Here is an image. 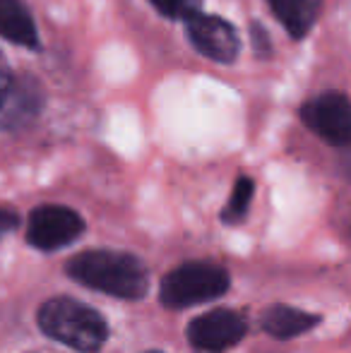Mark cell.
Instances as JSON below:
<instances>
[{
    "mask_svg": "<svg viewBox=\"0 0 351 353\" xmlns=\"http://www.w3.org/2000/svg\"><path fill=\"white\" fill-rule=\"evenodd\" d=\"M66 272L72 281L123 301H137L150 286L147 267L130 252L87 250L70 257Z\"/></svg>",
    "mask_w": 351,
    "mask_h": 353,
    "instance_id": "1",
    "label": "cell"
},
{
    "mask_svg": "<svg viewBox=\"0 0 351 353\" xmlns=\"http://www.w3.org/2000/svg\"><path fill=\"white\" fill-rule=\"evenodd\" d=\"M39 327L48 339L80 353H97L108 339V325L94 307L75 298H51L39 307Z\"/></svg>",
    "mask_w": 351,
    "mask_h": 353,
    "instance_id": "2",
    "label": "cell"
},
{
    "mask_svg": "<svg viewBox=\"0 0 351 353\" xmlns=\"http://www.w3.org/2000/svg\"><path fill=\"white\" fill-rule=\"evenodd\" d=\"M226 288H229V274L224 267L210 265V262H185L164 276L159 301L161 305L178 310V307L214 301L224 296Z\"/></svg>",
    "mask_w": 351,
    "mask_h": 353,
    "instance_id": "3",
    "label": "cell"
},
{
    "mask_svg": "<svg viewBox=\"0 0 351 353\" xmlns=\"http://www.w3.org/2000/svg\"><path fill=\"white\" fill-rule=\"evenodd\" d=\"M301 121L332 147H351V101L339 92H325L301 108Z\"/></svg>",
    "mask_w": 351,
    "mask_h": 353,
    "instance_id": "4",
    "label": "cell"
},
{
    "mask_svg": "<svg viewBox=\"0 0 351 353\" xmlns=\"http://www.w3.org/2000/svg\"><path fill=\"white\" fill-rule=\"evenodd\" d=\"M85 231V221L75 210L63 205L37 207L29 216L27 241L39 250H61L75 243Z\"/></svg>",
    "mask_w": 351,
    "mask_h": 353,
    "instance_id": "5",
    "label": "cell"
},
{
    "mask_svg": "<svg viewBox=\"0 0 351 353\" xmlns=\"http://www.w3.org/2000/svg\"><path fill=\"white\" fill-rule=\"evenodd\" d=\"M185 32L195 51L210 61L229 65L239 58V34L226 19L197 12L190 19H185Z\"/></svg>",
    "mask_w": 351,
    "mask_h": 353,
    "instance_id": "6",
    "label": "cell"
},
{
    "mask_svg": "<svg viewBox=\"0 0 351 353\" xmlns=\"http://www.w3.org/2000/svg\"><path fill=\"white\" fill-rule=\"evenodd\" d=\"M245 332H248V325H245V317L241 312L219 307V310H210L195 317L188 325V341L197 351L217 353L239 344L245 336Z\"/></svg>",
    "mask_w": 351,
    "mask_h": 353,
    "instance_id": "7",
    "label": "cell"
},
{
    "mask_svg": "<svg viewBox=\"0 0 351 353\" xmlns=\"http://www.w3.org/2000/svg\"><path fill=\"white\" fill-rule=\"evenodd\" d=\"M41 108V89L32 77L12 79L8 97L0 106V128H22Z\"/></svg>",
    "mask_w": 351,
    "mask_h": 353,
    "instance_id": "8",
    "label": "cell"
},
{
    "mask_svg": "<svg viewBox=\"0 0 351 353\" xmlns=\"http://www.w3.org/2000/svg\"><path fill=\"white\" fill-rule=\"evenodd\" d=\"M0 37L32 51L39 48L37 24L22 0H0Z\"/></svg>",
    "mask_w": 351,
    "mask_h": 353,
    "instance_id": "9",
    "label": "cell"
},
{
    "mask_svg": "<svg viewBox=\"0 0 351 353\" xmlns=\"http://www.w3.org/2000/svg\"><path fill=\"white\" fill-rule=\"evenodd\" d=\"M272 14L294 39H303L318 22L323 0H265Z\"/></svg>",
    "mask_w": 351,
    "mask_h": 353,
    "instance_id": "10",
    "label": "cell"
},
{
    "mask_svg": "<svg viewBox=\"0 0 351 353\" xmlns=\"http://www.w3.org/2000/svg\"><path fill=\"white\" fill-rule=\"evenodd\" d=\"M318 322H320L318 315H310V312L299 310V307H291V305H272L260 317L263 330L270 336H274V339H294V336L305 334Z\"/></svg>",
    "mask_w": 351,
    "mask_h": 353,
    "instance_id": "11",
    "label": "cell"
},
{
    "mask_svg": "<svg viewBox=\"0 0 351 353\" xmlns=\"http://www.w3.org/2000/svg\"><path fill=\"white\" fill-rule=\"evenodd\" d=\"M253 192H255V183L250 178H239L234 185V192L229 197V205L221 212V221L224 223H241L248 214V207L253 202Z\"/></svg>",
    "mask_w": 351,
    "mask_h": 353,
    "instance_id": "12",
    "label": "cell"
},
{
    "mask_svg": "<svg viewBox=\"0 0 351 353\" xmlns=\"http://www.w3.org/2000/svg\"><path fill=\"white\" fill-rule=\"evenodd\" d=\"M157 8V12H161L169 19H190L192 14L200 12L202 0H150Z\"/></svg>",
    "mask_w": 351,
    "mask_h": 353,
    "instance_id": "13",
    "label": "cell"
},
{
    "mask_svg": "<svg viewBox=\"0 0 351 353\" xmlns=\"http://www.w3.org/2000/svg\"><path fill=\"white\" fill-rule=\"evenodd\" d=\"M17 226H19L17 212H12V210H8V207L0 205V238H5L10 231H14Z\"/></svg>",
    "mask_w": 351,
    "mask_h": 353,
    "instance_id": "14",
    "label": "cell"
},
{
    "mask_svg": "<svg viewBox=\"0 0 351 353\" xmlns=\"http://www.w3.org/2000/svg\"><path fill=\"white\" fill-rule=\"evenodd\" d=\"M10 87H12V72H10V65H8V61H5V56L0 53V106H3Z\"/></svg>",
    "mask_w": 351,
    "mask_h": 353,
    "instance_id": "15",
    "label": "cell"
},
{
    "mask_svg": "<svg viewBox=\"0 0 351 353\" xmlns=\"http://www.w3.org/2000/svg\"><path fill=\"white\" fill-rule=\"evenodd\" d=\"M253 43H255V48H258L260 53H267L270 51V41H267V34H265V29L263 27H258V24H253Z\"/></svg>",
    "mask_w": 351,
    "mask_h": 353,
    "instance_id": "16",
    "label": "cell"
},
{
    "mask_svg": "<svg viewBox=\"0 0 351 353\" xmlns=\"http://www.w3.org/2000/svg\"><path fill=\"white\" fill-rule=\"evenodd\" d=\"M147 353H161V351H147Z\"/></svg>",
    "mask_w": 351,
    "mask_h": 353,
    "instance_id": "17",
    "label": "cell"
}]
</instances>
